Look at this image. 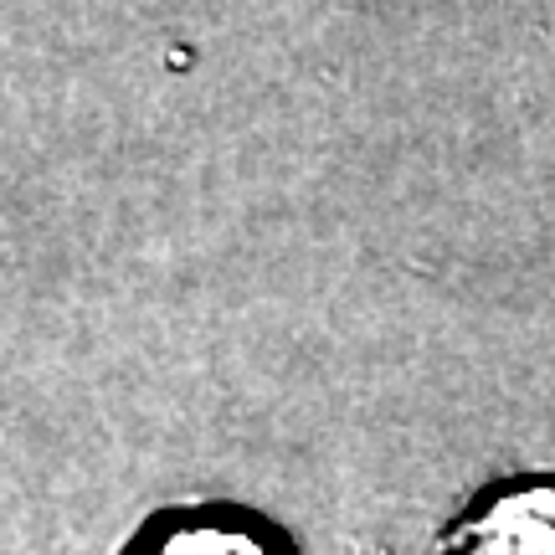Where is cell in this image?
Wrapping results in <instances>:
<instances>
[{"label":"cell","mask_w":555,"mask_h":555,"mask_svg":"<svg viewBox=\"0 0 555 555\" xmlns=\"http://www.w3.org/2000/svg\"><path fill=\"white\" fill-rule=\"evenodd\" d=\"M442 555H555V478H494L442 530Z\"/></svg>","instance_id":"1"},{"label":"cell","mask_w":555,"mask_h":555,"mask_svg":"<svg viewBox=\"0 0 555 555\" xmlns=\"http://www.w3.org/2000/svg\"><path fill=\"white\" fill-rule=\"evenodd\" d=\"M119 555H298V545L247 504H170L144 519Z\"/></svg>","instance_id":"2"}]
</instances>
